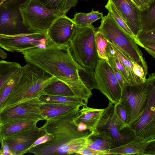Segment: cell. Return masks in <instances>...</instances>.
<instances>
[{"label": "cell", "instance_id": "obj_1", "mask_svg": "<svg viewBox=\"0 0 155 155\" xmlns=\"http://www.w3.org/2000/svg\"><path fill=\"white\" fill-rule=\"evenodd\" d=\"M21 53L27 63L36 65L65 83L75 96L87 105L92 95L91 90L81 78L79 70L82 68L72 58L68 45L52 42L45 48H33Z\"/></svg>", "mask_w": 155, "mask_h": 155}, {"label": "cell", "instance_id": "obj_2", "mask_svg": "<svg viewBox=\"0 0 155 155\" xmlns=\"http://www.w3.org/2000/svg\"><path fill=\"white\" fill-rule=\"evenodd\" d=\"M79 110L46 120L40 128L46 133L52 134L53 139L32 148L26 152L35 155L75 154L80 149L87 146L88 138L92 132L79 131L72 120Z\"/></svg>", "mask_w": 155, "mask_h": 155}, {"label": "cell", "instance_id": "obj_3", "mask_svg": "<svg viewBox=\"0 0 155 155\" xmlns=\"http://www.w3.org/2000/svg\"><path fill=\"white\" fill-rule=\"evenodd\" d=\"M58 80L36 65L27 63L22 66L20 76L1 109L39 97L47 86Z\"/></svg>", "mask_w": 155, "mask_h": 155}, {"label": "cell", "instance_id": "obj_4", "mask_svg": "<svg viewBox=\"0 0 155 155\" xmlns=\"http://www.w3.org/2000/svg\"><path fill=\"white\" fill-rule=\"evenodd\" d=\"M96 31L92 24L76 25L68 45L72 58L82 68L94 70L99 59L95 41Z\"/></svg>", "mask_w": 155, "mask_h": 155}, {"label": "cell", "instance_id": "obj_5", "mask_svg": "<svg viewBox=\"0 0 155 155\" xmlns=\"http://www.w3.org/2000/svg\"><path fill=\"white\" fill-rule=\"evenodd\" d=\"M98 30L108 41L118 47L134 61L142 67L146 75L147 74V64L141 51L133 38L118 25L109 12L101 18Z\"/></svg>", "mask_w": 155, "mask_h": 155}, {"label": "cell", "instance_id": "obj_6", "mask_svg": "<svg viewBox=\"0 0 155 155\" xmlns=\"http://www.w3.org/2000/svg\"><path fill=\"white\" fill-rule=\"evenodd\" d=\"M19 9L24 25L31 32L47 31L64 12L49 9L35 0H25Z\"/></svg>", "mask_w": 155, "mask_h": 155}, {"label": "cell", "instance_id": "obj_7", "mask_svg": "<svg viewBox=\"0 0 155 155\" xmlns=\"http://www.w3.org/2000/svg\"><path fill=\"white\" fill-rule=\"evenodd\" d=\"M147 83V100L140 117L130 126L136 137L146 141L155 140V74L149 75Z\"/></svg>", "mask_w": 155, "mask_h": 155}, {"label": "cell", "instance_id": "obj_8", "mask_svg": "<svg viewBox=\"0 0 155 155\" xmlns=\"http://www.w3.org/2000/svg\"><path fill=\"white\" fill-rule=\"evenodd\" d=\"M97 130H106L110 133L113 140L112 148L136 137L130 127L118 116L115 105L110 101L102 114Z\"/></svg>", "mask_w": 155, "mask_h": 155}, {"label": "cell", "instance_id": "obj_9", "mask_svg": "<svg viewBox=\"0 0 155 155\" xmlns=\"http://www.w3.org/2000/svg\"><path fill=\"white\" fill-rule=\"evenodd\" d=\"M52 42L47 31L31 32L7 35L0 34V47L11 52H22L35 48H44Z\"/></svg>", "mask_w": 155, "mask_h": 155}, {"label": "cell", "instance_id": "obj_10", "mask_svg": "<svg viewBox=\"0 0 155 155\" xmlns=\"http://www.w3.org/2000/svg\"><path fill=\"white\" fill-rule=\"evenodd\" d=\"M39 97L29 99L0 110V124L18 120L38 122L46 120L41 111L44 103Z\"/></svg>", "mask_w": 155, "mask_h": 155}, {"label": "cell", "instance_id": "obj_11", "mask_svg": "<svg viewBox=\"0 0 155 155\" xmlns=\"http://www.w3.org/2000/svg\"><path fill=\"white\" fill-rule=\"evenodd\" d=\"M96 88L116 105L120 102L122 91L110 65L99 59L94 70Z\"/></svg>", "mask_w": 155, "mask_h": 155}, {"label": "cell", "instance_id": "obj_12", "mask_svg": "<svg viewBox=\"0 0 155 155\" xmlns=\"http://www.w3.org/2000/svg\"><path fill=\"white\" fill-rule=\"evenodd\" d=\"M146 80L139 85H127L122 92L120 101L126 107L127 117L126 124L130 126L142 114L147 100Z\"/></svg>", "mask_w": 155, "mask_h": 155}, {"label": "cell", "instance_id": "obj_13", "mask_svg": "<svg viewBox=\"0 0 155 155\" xmlns=\"http://www.w3.org/2000/svg\"><path fill=\"white\" fill-rule=\"evenodd\" d=\"M25 0H8L0 5V34L31 32L24 25L19 7Z\"/></svg>", "mask_w": 155, "mask_h": 155}, {"label": "cell", "instance_id": "obj_14", "mask_svg": "<svg viewBox=\"0 0 155 155\" xmlns=\"http://www.w3.org/2000/svg\"><path fill=\"white\" fill-rule=\"evenodd\" d=\"M46 133L36 125L2 138L6 142L13 155H21L26 153L33 143Z\"/></svg>", "mask_w": 155, "mask_h": 155}, {"label": "cell", "instance_id": "obj_15", "mask_svg": "<svg viewBox=\"0 0 155 155\" xmlns=\"http://www.w3.org/2000/svg\"><path fill=\"white\" fill-rule=\"evenodd\" d=\"M76 25L72 19L65 15L61 16L52 23L47 31L48 36L54 43L68 45Z\"/></svg>", "mask_w": 155, "mask_h": 155}, {"label": "cell", "instance_id": "obj_16", "mask_svg": "<svg viewBox=\"0 0 155 155\" xmlns=\"http://www.w3.org/2000/svg\"><path fill=\"white\" fill-rule=\"evenodd\" d=\"M111 0L125 22L137 37L141 30V11L130 0Z\"/></svg>", "mask_w": 155, "mask_h": 155}, {"label": "cell", "instance_id": "obj_17", "mask_svg": "<svg viewBox=\"0 0 155 155\" xmlns=\"http://www.w3.org/2000/svg\"><path fill=\"white\" fill-rule=\"evenodd\" d=\"M104 110L91 108L87 105L83 106L72 119V122L76 126L80 122L84 124L87 130L93 133L97 130L98 123Z\"/></svg>", "mask_w": 155, "mask_h": 155}, {"label": "cell", "instance_id": "obj_18", "mask_svg": "<svg viewBox=\"0 0 155 155\" xmlns=\"http://www.w3.org/2000/svg\"><path fill=\"white\" fill-rule=\"evenodd\" d=\"M153 141H146L136 137L125 143L112 148L110 152L112 155H144L148 145Z\"/></svg>", "mask_w": 155, "mask_h": 155}, {"label": "cell", "instance_id": "obj_19", "mask_svg": "<svg viewBox=\"0 0 155 155\" xmlns=\"http://www.w3.org/2000/svg\"><path fill=\"white\" fill-rule=\"evenodd\" d=\"M108 42L107 50L121 61L128 74L130 85H137L143 83L134 71L132 63L134 61L130 57L115 45L108 41Z\"/></svg>", "mask_w": 155, "mask_h": 155}, {"label": "cell", "instance_id": "obj_20", "mask_svg": "<svg viewBox=\"0 0 155 155\" xmlns=\"http://www.w3.org/2000/svg\"><path fill=\"white\" fill-rule=\"evenodd\" d=\"M79 105L53 103H43L41 111L46 120L80 109Z\"/></svg>", "mask_w": 155, "mask_h": 155}, {"label": "cell", "instance_id": "obj_21", "mask_svg": "<svg viewBox=\"0 0 155 155\" xmlns=\"http://www.w3.org/2000/svg\"><path fill=\"white\" fill-rule=\"evenodd\" d=\"M37 122L32 121L18 120L0 125L2 138L13 135L31 128L36 125Z\"/></svg>", "mask_w": 155, "mask_h": 155}, {"label": "cell", "instance_id": "obj_22", "mask_svg": "<svg viewBox=\"0 0 155 155\" xmlns=\"http://www.w3.org/2000/svg\"><path fill=\"white\" fill-rule=\"evenodd\" d=\"M113 142L110 133L104 130H97L92 133L87 140V143H93L109 152L112 148Z\"/></svg>", "mask_w": 155, "mask_h": 155}, {"label": "cell", "instance_id": "obj_23", "mask_svg": "<svg viewBox=\"0 0 155 155\" xmlns=\"http://www.w3.org/2000/svg\"><path fill=\"white\" fill-rule=\"evenodd\" d=\"M69 97H76L69 87L64 82L58 80L47 86L42 94Z\"/></svg>", "mask_w": 155, "mask_h": 155}, {"label": "cell", "instance_id": "obj_24", "mask_svg": "<svg viewBox=\"0 0 155 155\" xmlns=\"http://www.w3.org/2000/svg\"><path fill=\"white\" fill-rule=\"evenodd\" d=\"M140 46L144 49L154 58L155 57V30H141L137 35Z\"/></svg>", "mask_w": 155, "mask_h": 155}, {"label": "cell", "instance_id": "obj_25", "mask_svg": "<svg viewBox=\"0 0 155 155\" xmlns=\"http://www.w3.org/2000/svg\"><path fill=\"white\" fill-rule=\"evenodd\" d=\"M21 64L15 62L0 61V88L21 68Z\"/></svg>", "mask_w": 155, "mask_h": 155}, {"label": "cell", "instance_id": "obj_26", "mask_svg": "<svg viewBox=\"0 0 155 155\" xmlns=\"http://www.w3.org/2000/svg\"><path fill=\"white\" fill-rule=\"evenodd\" d=\"M103 15L99 10L94 11L92 8L91 11L87 13L76 12L72 20L77 26L82 27L91 25L96 21L101 19Z\"/></svg>", "mask_w": 155, "mask_h": 155}, {"label": "cell", "instance_id": "obj_27", "mask_svg": "<svg viewBox=\"0 0 155 155\" xmlns=\"http://www.w3.org/2000/svg\"><path fill=\"white\" fill-rule=\"evenodd\" d=\"M39 98L44 103L74 104L81 106L87 105L81 99L76 97H69L43 94Z\"/></svg>", "mask_w": 155, "mask_h": 155}, {"label": "cell", "instance_id": "obj_28", "mask_svg": "<svg viewBox=\"0 0 155 155\" xmlns=\"http://www.w3.org/2000/svg\"><path fill=\"white\" fill-rule=\"evenodd\" d=\"M105 8L109 12L118 25L127 33L133 38L137 45H140L137 37L134 35L120 15L111 0H108L105 5Z\"/></svg>", "mask_w": 155, "mask_h": 155}, {"label": "cell", "instance_id": "obj_29", "mask_svg": "<svg viewBox=\"0 0 155 155\" xmlns=\"http://www.w3.org/2000/svg\"><path fill=\"white\" fill-rule=\"evenodd\" d=\"M141 12V30H155V1L148 9Z\"/></svg>", "mask_w": 155, "mask_h": 155}, {"label": "cell", "instance_id": "obj_30", "mask_svg": "<svg viewBox=\"0 0 155 155\" xmlns=\"http://www.w3.org/2000/svg\"><path fill=\"white\" fill-rule=\"evenodd\" d=\"M21 68L0 87V110L5 101L11 93L19 78L21 73Z\"/></svg>", "mask_w": 155, "mask_h": 155}, {"label": "cell", "instance_id": "obj_31", "mask_svg": "<svg viewBox=\"0 0 155 155\" xmlns=\"http://www.w3.org/2000/svg\"><path fill=\"white\" fill-rule=\"evenodd\" d=\"M95 41L99 58L107 60L106 50L108 45V41L104 35L98 30L95 32Z\"/></svg>", "mask_w": 155, "mask_h": 155}, {"label": "cell", "instance_id": "obj_32", "mask_svg": "<svg viewBox=\"0 0 155 155\" xmlns=\"http://www.w3.org/2000/svg\"><path fill=\"white\" fill-rule=\"evenodd\" d=\"M79 73L83 82L88 89L91 90L96 88L94 70L81 68L79 70Z\"/></svg>", "mask_w": 155, "mask_h": 155}, {"label": "cell", "instance_id": "obj_33", "mask_svg": "<svg viewBox=\"0 0 155 155\" xmlns=\"http://www.w3.org/2000/svg\"><path fill=\"white\" fill-rule=\"evenodd\" d=\"M108 60H106L109 64L113 65L123 77L124 81L130 85V79L127 72L121 61L117 58L106 50Z\"/></svg>", "mask_w": 155, "mask_h": 155}, {"label": "cell", "instance_id": "obj_34", "mask_svg": "<svg viewBox=\"0 0 155 155\" xmlns=\"http://www.w3.org/2000/svg\"><path fill=\"white\" fill-rule=\"evenodd\" d=\"M49 9L66 12L65 10L66 0H35Z\"/></svg>", "mask_w": 155, "mask_h": 155}, {"label": "cell", "instance_id": "obj_35", "mask_svg": "<svg viewBox=\"0 0 155 155\" xmlns=\"http://www.w3.org/2000/svg\"><path fill=\"white\" fill-rule=\"evenodd\" d=\"M76 155H109L112 154L110 152L98 151L86 146L78 151Z\"/></svg>", "mask_w": 155, "mask_h": 155}, {"label": "cell", "instance_id": "obj_36", "mask_svg": "<svg viewBox=\"0 0 155 155\" xmlns=\"http://www.w3.org/2000/svg\"><path fill=\"white\" fill-rule=\"evenodd\" d=\"M133 4L141 11L148 9L155 0H130Z\"/></svg>", "mask_w": 155, "mask_h": 155}, {"label": "cell", "instance_id": "obj_37", "mask_svg": "<svg viewBox=\"0 0 155 155\" xmlns=\"http://www.w3.org/2000/svg\"><path fill=\"white\" fill-rule=\"evenodd\" d=\"M115 106L116 111L118 116L124 123L126 124L127 114L125 104L120 101Z\"/></svg>", "mask_w": 155, "mask_h": 155}, {"label": "cell", "instance_id": "obj_38", "mask_svg": "<svg viewBox=\"0 0 155 155\" xmlns=\"http://www.w3.org/2000/svg\"><path fill=\"white\" fill-rule=\"evenodd\" d=\"M132 63L133 71L135 74L140 79L143 83L146 80V76L143 68L134 61H132Z\"/></svg>", "mask_w": 155, "mask_h": 155}, {"label": "cell", "instance_id": "obj_39", "mask_svg": "<svg viewBox=\"0 0 155 155\" xmlns=\"http://www.w3.org/2000/svg\"><path fill=\"white\" fill-rule=\"evenodd\" d=\"M53 138L54 136L52 134L46 133L38 138L31 145L28 150L36 146L44 143L53 139Z\"/></svg>", "mask_w": 155, "mask_h": 155}, {"label": "cell", "instance_id": "obj_40", "mask_svg": "<svg viewBox=\"0 0 155 155\" xmlns=\"http://www.w3.org/2000/svg\"><path fill=\"white\" fill-rule=\"evenodd\" d=\"M112 68L115 77L119 84L122 92L128 85L124 81L123 77L116 68L112 64L109 63Z\"/></svg>", "mask_w": 155, "mask_h": 155}, {"label": "cell", "instance_id": "obj_41", "mask_svg": "<svg viewBox=\"0 0 155 155\" xmlns=\"http://www.w3.org/2000/svg\"><path fill=\"white\" fill-rule=\"evenodd\" d=\"M0 143L1 144L0 155H13L8 145L3 138H2Z\"/></svg>", "mask_w": 155, "mask_h": 155}, {"label": "cell", "instance_id": "obj_42", "mask_svg": "<svg viewBox=\"0 0 155 155\" xmlns=\"http://www.w3.org/2000/svg\"><path fill=\"white\" fill-rule=\"evenodd\" d=\"M79 0H66L65 10L68 12L72 7H74L78 3Z\"/></svg>", "mask_w": 155, "mask_h": 155}, {"label": "cell", "instance_id": "obj_43", "mask_svg": "<svg viewBox=\"0 0 155 155\" xmlns=\"http://www.w3.org/2000/svg\"><path fill=\"white\" fill-rule=\"evenodd\" d=\"M87 146L89 148L95 150L100 151L108 152H110L92 143H87Z\"/></svg>", "mask_w": 155, "mask_h": 155}, {"label": "cell", "instance_id": "obj_44", "mask_svg": "<svg viewBox=\"0 0 155 155\" xmlns=\"http://www.w3.org/2000/svg\"><path fill=\"white\" fill-rule=\"evenodd\" d=\"M77 127L78 130L79 131H83L87 130L86 125L82 122L78 123Z\"/></svg>", "mask_w": 155, "mask_h": 155}, {"label": "cell", "instance_id": "obj_45", "mask_svg": "<svg viewBox=\"0 0 155 155\" xmlns=\"http://www.w3.org/2000/svg\"><path fill=\"white\" fill-rule=\"evenodd\" d=\"M0 57L5 59L7 57V54L5 52L4 50L0 48Z\"/></svg>", "mask_w": 155, "mask_h": 155}, {"label": "cell", "instance_id": "obj_46", "mask_svg": "<svg viewBox=\"0 0 155 155\" xmlns=\"http://www.w3.org/2000/svg\"><path fill=\"white\" fill-rule=\"evenodd\" d=\"M8 0H0V5L5 2Z\"/></svg>", "mask_w": 155, "mask_h": 155}, {"label": "cell", "instance_id": "obj_47", "mask_svg": "<svg viewBox=\"0 0 155 155\" xmlns=\"http://www.w3.org/2000/svg\"><path fill=\"white\" fill-rule=\"evenodd\" d=\"M2 138L1 136V125L0 124V142L2 140Z\"/></svg>", "mask_w": 155, "mask_h": 155}]
</instances>
